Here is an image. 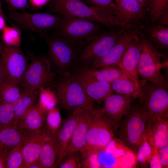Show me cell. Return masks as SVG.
Here are the masks:
<instances>
[{
  "label": "cell",
  "instance_id": "484cf974",
  "mask_svg": "<svg viewBox=\"0 0 168 168\" xmlns=\"http://www.w3.org/2000/svg\"><path fill=\"white\" fill-rule=\"evenodd\" d=\"M46 115L47 113L40 107L37 102L25 116L16 120L19 127L27 130H35L44 126Z\"/></svg>",
  "mask_w": 168,
  "mask_h": 168
},
{
  "label": "cell",
  "instance_id": "7a4b0ae2",
  "mask_svg": "<svg viewBox=\"0 0 168 168\" xmlns=\"http://www.w3.org/2000/svg\"><path fill=\"white\" fill-rule=\"evenodd\" d=\"M134 153L114 138L106 147L84 149L81 153L82 168H127L135 164Z\"/></svg>",
  "mask_w": 168,
  "mask_h": 168
},
{
  "label": "cell",
  "instance_id": "9c48e42d",
  "mask_svg": "<svg viewBox=\"0 0 168 168\" xmlns=\"http://www.w3.org/2000/svg\"><path fill=\"white\" fill-rule=\"evenodd\" d=\"M48 47V57L51 66L59 75L70 72L75 67L79 49L68 42L53 35H41Z\"/></svg>",
  "mask_w": 168,
  "mask_h": 168
},
{
  "label": "cell",
  "instance_id": "ba28073f",
  "mask_svg": "<svg viewBox=\"0 0 168 168\" xmlns=\"http://www.w3.org/2000/svg\"><path fill=\"white\" fill-rule=\"evenodd\" d=\"M127 31L117 27L94 37L79 49L77 59L74 68L89 66L106 54Z\"/></svg>",
  "mask_w": 168,
  "mask_h": 168
},
{
  "label": "cell",
  "instance_id": "3957f363",
  "mask_svg": "<svg viewBox=\"0 0 168 168\" xmlns=\"http://www.w3.org/2000/svg\"><path fill=\"white\" fill-rule=\"evenodd\" d=\"M135 100L114 130V137L133 153L137 152L143 142L147 125L146 114L138 100Z\"/></svg>",
  "mask_w": 168,
  "mask_h": 168
},
{
  "label": "cell",
  "instance_id": "6da1fadb",
  "mask_svg": "<svg viewBox=\"0 0 168 168\" xmlns=\"http://www.w3.org/2000/svg\"><path fill=\"white\" fill-rule=\"evenodd\" d=\"M47 12L64 17L88 19L97 21L111 29L120 27L128 31L133 28L120 22L113 14L104 9L89 6L81 0H50Z\"/></svg>",
  "mask_w": 168,
  "mask_h": 168
},
{
  "label": "cell",
  "instance_id": "83f0119b",
  "mask_svg": "<svg viewBox=\"0 0 168 168\" xmlns=\"http://www.w3.org/2000/svg\"><path fill=\"white\" fill-rule=\"evenodd\" d=\"M22 93L21 97L13 105L15 120L25 116L36 104L39 99V90Z\"/></svg>",
  "mask_w": 168,
  "mask_h": 168
},
{
  "label": "cell",
  "instance_id": "bcb514c9",
  "mask_svg": "<svg viewBox=\"0 0 168 168\" xmlns=\"http://www.w3.org/2000/svg\"><path fill=\"white\" fill-rule=\"evenodd\" d=\"M6 77V72L0 58V84Z\"/></svg>",
  "mask_w": 168,
  "mask_h": 168
},
{
  "label": "cell",
  "instance_id": "e575fe53",
  "mask_svg": "<svg viewBox=\"0 0 168 168\" xmlns=\"http://www.w3.org/2000/svg\"><path fill=\"white\" fill-rule=\"evenodd\" d=\"M62 119L60 113L59 108L57 106L48 111L45 121V125L51 132L57 134Z\"/></svg>",
  "mask_w": 168,
  "mask_h": 168
},
{
  "label": "cell",
  "instance_id": "c3c4849f",
  "mask_svg": "<svg viewBox=\"0 0 168 168\" xmlns=\"http://www.w3.org/2000/svg\"><path fill=\"white\" fill-rule=\"evenodd\" d=\"M27 168H41L38 161L33 162L27 166Z\"/></svg>",
  "mask_w": 168,
  "mask_h": 168
},
{
  "label": "cell",
  "instance_id": "ee69618b",
  "mask_svg": "<svg viewBox=\"0 0 168 168\" xmlns=\"http://www.w3.org/2000/svg\"><path fill=\"white\" fill-rule=\"evenodd\" d=\"M150 157L149 163V167L151 168H161L162 167V166L156 153L152 156Z\"/></svg>",
  "mask_w": 168,
  "mask_h": 168
},
{
  "label": "cell",
  "instance_id": "f6af8a7d",
  "mask_svg": "<svg viewBox=\"0 0 168 168\" xmlns=\"http://www.w3.org/2000/svg\"><path fill=\"white\" fill-rule=\"evenodd\" d=\"M9 151L4 150L0 151V168H5V161L6 157Z\"/></svg>",
  "mask_w": 168,
  "mask_h": 168
},
{
  "label": "cell",
  "instance_id": "f907efd6",
  "mask_svg": "<svg viewBox=\"0 0 168 168\" xmlns=\"http://www.w3.org/2000/svg\"><path fill=\"white\" fill-rule=\"evenodd\" d=\"M141 5L146 9L147 0H138Z\"/></svg>",
  "mask_w": 168,
  "mask_h": 168
},
{
  "label": "cell",
  "instance_id": "ac0fdd59",
  "mask_svg": "<svg viewBox=\"0 0 168 168\" xmlns=\"http://www.w3.org/2000/svg\"><path fill=\"white\" fill-rule=\"evenodd\" d=\"M84 109L78 108L74 109L67 118L62 119L57 133L59 142V149L56 161V168L58 167L64 153L70 143L75 129Z\"/></svg>",
  "mask_w": 168,
  "mask_h": 168
},
{
  "label": "cell",
  "instance_id": "5bb4252c",
  "mask_svg": "<svg viewBox=\"0 0 168 168\" xmlns=\"http://www.w3.org/2000/svg\"><path fill=\"white\" fill-rule=\"evenodd\" d=\"M114 13L120 22L135 29L144 24L147 16L146 8L138 0H119Z\"/></svg>",
  "mask_w": 168,
  "mask_h": 168
},
{
  "label": "cell",
  "instance_id": "e0dca14e",
  "mask_svg": "<svg viewBox=\"0 0 168 168\" xmlns=\"http://www.w3.org/2000/svg\"><path fill=\"white\" fill-rule=\"evenodd\" d=\"M49 131L46 125L36 130L27 131L22 143L25 168L38 161L44 140Z\"/></svg>",
  "mask_w": 168,
  "mask_h": 168
},
{
  "label": "cell",
  "instance_id": "4fadbf2b",
  "mask_svg": "<svg viewBox=\"0 0 168 168\" xmlns=\"http://www.w3.org/2000/svg\"><path fill=\"white\" fill-rule=\"evenodd\" d=\"M0 55L7 77L13 80L19 86L29 64L20 46L0 44Z\"/></svg>",
  "mask_w": 168,
  "mask_h": 168
},
{
  "label": "cell",
  "instance_id": "d4e9b609",
  "mask_svg": "<svg viewBox=\"0 0 168 168\" xmlns=\"http://www.w3.org/2000/svg\"><path fill=\"white\" fill-rule=\"evenodd\" d=\"M76 70L98 81L110 83L120 78H127L122 70L118 67L94 69L88 67H77Z\"/></svg>",
  "mask_w": 168,
  "mask_h": 168
},
{
  "label": "cell",
  "instance_id": "44dd1931",
  "mask_svg": "<svg viewBox=\"0 0 168 168\" xmlns=\"http://www.w3.org/2000/svg\"><path fill=\"white\" fill-rule=\"evenodd\" d=\"M98 109L94 107L84 109L75 129L70 143L64 153L62 159L76 152H80L84 147L89 125L93 116Z\"/></svg>",
  "mask_w": 168,
  "mask_h": 168
},
{
  "label": "cell",
  "instance_id": "60d3db41",
  "mask_svg": "<svg viewBox=\"0 0 168 168\" xmlns=\"http://www.w3.org/2000/svg\"><path fill=\"white\" fill-rule=\"evenodd\" d=\"M157 155L162 167H167L168 165V145L157 150Z\"/></svg>",
  "mask_w": 168,
  "mask_h": 168
},
{
  "label": "cell",
  "instance_id": "7402d4cb",
  "mask_svg": "<svg viewBox=\"0 0 168 168\" xmlns=\"http://www.w3.org/2000/svg\"><path fill=\"white\" fill-rule=\"evenodd\" d=\"M59 149L57 134L50 131L44 138L39 156L41 168H56Z\"/></svg>",
  "mask_w": 168,
  "mask_h": 168
},
{
  "label": "cell",
  "instance_id": "ffe728a7",
  "mask_svg": "<svg viewBox=\"0 0 168 168\" xmlns=\"http://www.w3.org/2000/svg\"><path fill=\"white\" fill-rule=\"evenodd\" d=\"M137 31L136 29L133 31H126L124 36L106 54L87 67L98 69L117 67Z\"/></svg>",
  "mask_w": 168,
  "mask_h": 168
},
{
  "label": "cell",
  "instance_id": "8992f818",
  "mask_svg": "<svg viewBox=\"0 0 168 168\" xmlns=\"http://www.w3.org/2000/svg\"><path fill=\"white\" fill-rule=\"evenodd\" d=\"M54 83L59 108L73 110L78 108H91L96 102L86 94L81 85L70 72L59 75Z\"/></svg>",
  "mask_w": 168,
  "mask_h": 168
},
{
  "label": "cell",
  "instance_id": "f1b7e54d",
  "mask_svg": "<svg viewBox=\"0 0 168 168\" xmlns=\"http://www.w3.org/2000/svg\"><path fill=\"white\" fill-rule=\"evenodd\" d=\"M19 85L6 77L0 84V101L14 105L22 96Z\"/></svg>",
  "mask_w": 168,
  "mask_h": 168
},
{
  "label": "cell",
  "instance_id": "8d00e7d4",
  "mask_svg": "<svg viewBox=\"0 0 168 168\" xmlns=\"http://www.w3.org/2000/svg\"><path fill=\"white\" fill-rule=\"evenodd\" d=\"M152 152V148L146 136L137 152L138 162L141 164L145 163L151 157Z\"/></svg>",
  "mask_w": 168,
  "mask_h": 168
},
{
  "label": "cell",
  "instance_id": "ab89813d",
  "mask_svg": "<svg viewBox=\"0 0 168 168\" xmlns=\"http://www.w3.org/2000/svg\"><path fill=\"white\" fill-rule=\"evenodd\" d=\"M13 10L23 11L26 8L28 0H2Z\"/></svg>",
  "mask_w": 168,
  "mask_h": 168
},
{
  "label": "cell",
  "instance_id": "d590c367",
  "mask_svg": "<svg viewBox=\"0 0 168 168\" xmlns=\"http://www.w3.org/2000/svg\"><path fill=\"white\" fill-rule=\"evenodd\" d=\"M4 43L11 46H20L21 32L20 30L14 27L6 26L2 30Z\"/></svg>",
  "mask_w": 168,
  "mask_h": 168
},
{
  "label": "cell",
  "instance_id": "f546056e",
  "mask_svg": "<svg viewBox=\"0 0 168 168\" xmlns=\"http://www.w3.org/2000/svg\"><path fill=\"white\" fill-rule=\"evenodd\" d=\"M110 84L113 93L137 99L140 92V87L127 78L116 79Z\"/></svg>",
  "mask_w": 168,
  "mask_h": 168
},
{
  "label": "cell",
  "instance_id": "5b68a950",
  "mask_svg": "<svg viewBox=\"0 0 168 168\" xmlns=\"http://www.w3.org/2000/svg\"><path fill=\"white\" fill-rule=\"evenodd\" d=\"M105 28L95 21L64 17L52 35L79 49L94 37L105 31Z\"/></svg>",
  "mask_w": 168,
  "mask_h": 168
},
{
  "label": "cell",
  "instance_id": "52a82bcc",
  "mask_svg": "<svg viewBox=\"0 0 168 168\" xmlns=\"http://www.w3.org/2000/svg\"><path fill=\"white\" fill-rule=\"evenodd\" d=\"M137 34L140 40L141 53L138 66V76L142 79L140 86L147 82L168 87L161 72L165 63L161 61L163 55L146 38L138 27Z\"/></svg>",
  "mask_w": 168,
  "mask_h": 168
},
{
  "label": "cell",
  "instance_id": "4dcf8cb0",
  "mask_svg": "<svg viewBox=\"0 0 168 168\" xmlns=\"http://www.w3.org/2000/svg\"><path fill=\"white\" fill-rule=\"evenodd\" d=\"M38 103L40 107L47 114L49 110L58 106L54 91L49 87L40 88Z\"/></svg>",
  "mask_w": 168,
  "mask_h": 168
},
{
  "label": "cell",
  "instance_id": "b9f144b4",
  "mask_svg": "<svg viewBox=\"0 0 168 168\" xmlns=\"http://www.w3.org/2000/svg\"><path fill=\"white\" fill-rule=\"evenodd\" d=\"M154 25L168 26V7H166L159 16L156 22Z\"/></svg>",
  "mask_w": 168,
  "mask_h": 168
},
{
  "label": "cell",
  "instance_id": "9a60e30c",
  "mask_svg": "<svg viewBox=\"0 0 168 168\" xmlns=\"http://www.w3.org/2000/svg\"><path fill=\"white\" fill-rule=\"evenodd\" d=\"M135 99L133 97L113 93L104 100V106L100 109V111L109 120L114 130Z\"/></svg>",
  "mask_w": 168,
  "mask_h": 168
},
{
  "label": "cell",
  "instance_id": "4316f807",
  "mask_svg": "<svg viewBox=\"0 0 168 168\" xmlns=\"http://www.w3.org/2000/svg\"><path fill=\"white\" fill-rule=\"evenodd\" d=\"M157 150L168 145V116H165L155 123L147 138Z\"/></svg>",
  "mask_w": 168,
  "mask_h": 168
},
{
  "label": "cell",
  "instance_id": "f5cc1de1",
  "mask_svg": "<svg viewBox=\"0 0 168 168\" xmlns=\"http://www.w3.org/2000/svg\"></svg>",
  "mask_w": 168,
  "mask_h": 168
},
{
  "label": "cell",
  "instance_id": "74e56055",
  "mask_svg": "<svg viewBox=\"0 0 168 168\" xmlns=\"http://www.w3.org/2000/svg\"><path fill=\"white\" fill-rule=\"evenodd\" d=\"M81 0L89 6L104 9L114 15L115 3L114 0Z\"/></svg>",
  "mask_w": 168,
  "mask_h": 168
},
{
  "label": "cell",
  "instance_id": "30bf717a",
  "mask_svg": "<svg viewBox=\"0 0 168 168\" xmlns=\"http://www.w3.org/2000/svg\"><path fill=\"white\" fill-rule=\"evenodd\" d=\"M30 62L19 85L22 88V93L48 87L54 83L55 73L47 57L30 54Z\"/></svg>",
  "mask_w": 168,
  "mask_h": 168
},
{
  "label": "cell",
  "instance_id": "2e32d148",
  "mask_svg": "<svg viewBox=\"0 0 168 168\" xmlns=\"http://www.w3.org/2000/svg\"><path fill=\"white\" fill-rule=\"evenodd\" d=\"M140 53V40L137 31L117 66L122 70L128 79L139 87H140V85L138 80V66Z\"/></svg>",
  "mask_w": 168,
  "mask_h": 168
},
{
  "label": "cell",
  "instance_id": "7bdbcfd3",
  "mask_svg": "<svg viewBox=\"0 0 168 168\" xmlns=\"http://www.w3.org/2000/svg\"><path fill=\"white\" fill-rule=\"evenodd\" d=\"M30 6L33 10H37L45 6L50 0H28Z\"/></svg>",
  "mask_w": 168,
  "mask_h": 168
},
{
  "label": "cell",
  "instance_id": "7dc6e473",
  "mask_svg": "<svg viewBox=\"0 0 168 168\" xmlns=\"http://www.w3.org/2000/svg\"><path fill=\"white\" fill-rule=\"evenodd\" d=\"M0 15L3 17L6 20L9 21V22L11 25L12 26L16 29H18V27L15 24L12 23L9 20H8L2 11L1 5V0H0Z\"/></svg>",
  "mask_w": 168,
  "mask_h": 168
},
{
  "label": "cell",
  "instance_id": "816d5d0a",
  "mask_svg": "<svg viewBox=\"0 0 168 168\" xmlns=\"http://www.w3.org/2000/svg\"><path fill=\"white\" fill-rule=\"evenodd\" d=\"M115 3L117 2L119 0H114Z\"/></svg>",
  "mask_w": 168,
  "mask_h": 168
},
{
  "label": "cell",
  "instance_id": "f35d334b",
  "mask_svg": "<svg viewBox=\"0 0 168 168\" xmlns=\"http://www.w3.org/2000/svg\"><path fill=\"white\" fill-rule=\"evenodd\" d=\"M58 167L60 168H81L80 152L74 153L66 157L63 158Z\"/></svg>",
  "mask_w": 168,
  "mask_h": 168
},
{
  "label": "cell",
  "instance_id": "681fc988",
  "mask_svg": "<svg viewBox=\"0 0 168 168\" xmlns=\"http://www.w3.org/2000/svg\"><path fill=\"white\" fill-rule=\"evenodd\" d=\"M5 19L0 15V30H2L3 28L6 26Z\"/></svg>",
  "mask_w": 168,
  "mask_h": 168
},
{
  "label": "cell",
  "instance_id": "836d02e7",
  "mask_svg": "<svg viewBox=\"0 0 168 168\" xmlns=\"http://www.w3.org/2000/svg\"><path fill=\"white\" fill-rule=\"evenodd\" d=\"M14 120L13 105L0 101V130L11 125Z\"/></svg>",
  "mask_w": 168,
  "mask_h": 168
},
{
  "label": "cell",
  "instance_id": "cb8c5ba5",
  "mask_svg": "<svg viewBox=\"0 0 168 168\" xmlns=\"http://www.w3.org/2000/svg\"><path fill=\"white\" fill-rule=\"evenodd\" d=\"M139 27L146 38L156 49H168V26L145 23Z\"/></svg>",
  "mask_w": 168,
  "mask_h": 168
},
{
  "label": "cell",
  "instance_id": "1f68e13d",
  "mask_svg": "<svg viewBox=\"0 0 168 168\" xmlns=\"http://www.w3.org/2000/svg\"><path fill=\"white\" fill-rule=\"evenodd\" d=\"M168 7V0H147L146 11L152 25L156 22L159 16Z\"/></svg>",
  "mask_w": 168,
  "mask_h": 168
},
{
  "label": "cell",
  "instance_id": "603a6c76",
  "mask_svg": "<svg viewBox=\"0 0 168 168\" xmlns=\"http://www.w3.org/2000/svg\"><path fill=\"white\" fill-rule=\"evenodd\" d=\"M27 130L17 124L16 120L10 125L0 130V151H11L21 143Z\"/></svg>",
  "mask_w": 168,
  "mask_h": 168
},
{
  "label": "cell",
  "instance_id": "d6986e66",
  "mask_svg": "<svg viewBox=\"0 0 168 168\" xmlns=\"http://www.w3.org/2000/svg\"><path fill=\"white\" fill-rule=\"evenodd\" d=\"M70 72L79 82L86 95L96 102L100 103L114 93L110 83L98 81L76 70Z\"/></svg>",
  "mask_w": 168,
  "mask_h": 168
},
{
  "label": "cell",
  "instance_id": "7c38bea8",
  "mask_svg": "<svg viewBox=\"0 0 168 168\" xmlns=\"http://www.w3.org/2000/svg\"><path fill=\"white\" fill-rule=\"evenodd\" d=\"M100 109H98L90 122L86 145L83 149H97L104 148L115 138L111 123Z\"/></svg>",
  "mask_w": 168,
  "mask_h": 168
},
{
  "label": "cell",
  "instance_id": "d6a6232c",
  "mask_svg": "<svg viewBox=\"0 0 168 168\" xmlns=\"http://www.w3.org/2000/svg\"><path fill=\"white\" fill-rule=\"evenodd\" d=\"M22 143L9 152L5 159V168H25Z\"/></svg>",
  "mask_w": 168,
  "mask_h": 168
},
{
  "label": "cell",
  "instance_id": "277c9868",
  "mask_svg": "<svg viewBox=\"0 0 168 168\" xmlns=\"http://www.w3.org/2000/svg\"><path fill=\"white\" fill-rule=\"evenodd\" d=\"M137 99L147 116L146 135L148 137L156 121L168 115V87L147 82L140 86V92Z\"/></svg>",
  "mask_w": 168,
  "mask_h": 168
},
{
  "label": "cell",
  "instance_id": "8fae6325",
  "mask_svg": "<svg viewBox=\"0 0 168 168\" xmlns=\"http://www.w3.org/2000/svg\"><path fill=\"white\" fill-rule=\"evenodd\" d=\"M12 20L17 25L40 35L54 30L64 16L48 12L28 13L11 9L9 13Z\"/></svg>",
  "mask_w": 168,
  "mask_h": 168
}]
</instances>
